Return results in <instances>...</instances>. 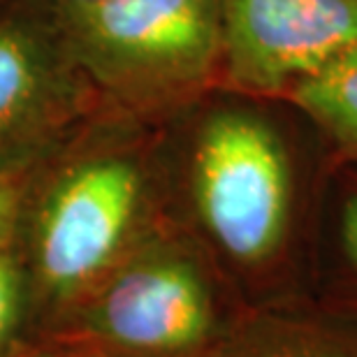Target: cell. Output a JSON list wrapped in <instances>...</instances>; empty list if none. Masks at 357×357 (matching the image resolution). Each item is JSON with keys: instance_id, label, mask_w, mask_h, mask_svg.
Wrapping results in <instances>:
<instances>
[{"instance_id": "6da1fadb", "label": "cell", "mask_w": 357, "mask_h": 357, "mask_svg": "<svg viewBox=\"0 0 357 357\" xmlns=\"http://www.w3.org/2000/svg\"><path fill=\"white\" fill-rule=\"evenodd\" d=\"M172 216L155 128L102 116L47 158L17 241L31 339Z\"/></svg>"}, {"instance_id": "7a4b0ae2", "label": "cell", "mask_w": 357, "mask_h": 357, "mask_svg": "<svg viewBox=\"0 0 357 357\" xmlns=\"http://www.w3.org/2000/svg\"><path fill=\"white\" fill-rule=\"evenodd\" d=\"M167 183L172 213L251 304L292 232L295 178L283 137L260 114L220 107L197 121Z\"/></svg>"}, {"instance_id": "3957f363", "label": "cell", "mask_w": 357, "mask_h": 357, "mask_svg": "<svg viewBox=\"0 0 357 357\" xmlns=\"http://www.w3.org/2000/svg\"><path fill=\"white\" fill-rule=\"evenodd\" d=\"M246 306L172 216L35 341L89 357H206Z\"/></svg>"}, {"instance_id": "277c9868", "label": "cell", "mask_w": 357, "mask_h": 357, "mask_svg": "<svg viewBox=\"0 0 357 357\" xmlns=\"http://www.w3.org/2000/svg\"><path fill=\"white\" fill-rule=\"evenodd\" d=\"M52 14L114 119L158 130L223 82L220 0H91Z\"/></svg>"}, {"instance_id": "5b68a950", "label": "cell", "mask_w": 357, "mask_h": 357, "mask_svg": "<svg viewBox=\"0 0 357 357\" xmlns=\"http://www.w3.org/2000/svg\"><path fill=\"white\" fill-rule=\"evenodd\" d=\"M109 116L70 56L54 14L35 0L0 5V172L61 151Z\"/></svg>"}, {"instance_id": "8992f818", "label": "cell", "mask_w": 357, "mask_h": 357, "mask_svg": "<svg viewBox=\"0 0 357 357\" xmlns=\"http://www.w3.org/2000/svg\"><path fill=\"white\" fill-rule=\"evenodd\" d=\"M223 82L278 96L357 45V0H220Z\"/></svg>"}, {"instance_id": "52a82bcc", "label": "cell", "mask_w": 357, "mask_h": 357, "mask_svg": "<svg viewBox=\"0 0 357 357\" xmlns=\"http://www.w3.org/2000/svg\"><path fill=\"white\" fill-rule=\"evenodd\" d=\"M206 357H357V325L251 304Z\"/></svg>"}, {"instance_id": "ba28073f", "label": "cell", "mask_w": 357, "mask_h": 357, "mask_svg": "<svg viewBox=\"0 0 357 357\" xmlns=\"http://www.w3.org/2000/svg\"><path fill=\"white\" fill-rule=\"evenodd\" d=\"M290 100L357 155V45L288 89Z\"/></svg>"}, {"instance_id": "9c48e42d", "label": "cell", "mask_w": 357, "mask_h": 357, "mask_svg": "<svg viewBox=\"0 0 357 357\" xmlns=\"http://www.w3.org/2000/svg\"><path fill=\"white\" fill-rule=\"evenodd\" d=\"M31 341L26 276L14 248L0 253V357H19Z\"/></svg>"}, {"instance_id": "30bf717a", "label": "cell", "mask_w": 357, "mask_h": 357, "mask_svg": "<svg viewBox=\"0 0 357 357\" xmlns=\"http://www.w3.org/2000/svg\"><path fill=\"white\" fill-rule=\"evenodd\" d=\"M42 165H45V160L28 167L0 172V253L17 248L21 225H24V216L28 209V199H31V192L40 176Z\"/></svg>"}, {"instance_id": "8fae6325", "label": "cell", "mask_w": 357, "mask_h": 357, "mask_svg": "<svg viewBox=\"0 0 357 357\" xmlns=\"http://www.w3.org/2000/svg\"><path fill=\"white\" fill-rule=\"evenodd\" d=\"M341 239H344L346 255L357 269V192L346 199L341 213Z\"/></svg>"}, {"instance_id": "7c38bea8", "label": "cell", "mask_w": 357, "mask_h": 357, "mask_svg": "<svg viewBox=\"0 0 357 357\" xmlns=\"http://www.w3.org/2000/svg\"><path fill=\"white\" fill-rule=\"evenodd\" d=\"M19 357H89V355L73 351V348L52 344V341H31V346Z\"/></svg>"}, {"instance_id": "4fadbf2b", "label": "cell", "mask_w": 357, "mask_h": 357, "mask_svg": "<svg viewBox=\"0 0 357 357\" xmlns=\"http://www.w3.org/2000/svg\"><path fill=\"white\" fill-rule=\"evenodd\" d=\"M35 3L47 7L49 12H61V10H70V7L86 5V3H91V0H35Z\"/></svg>"}, {"instance_id": "5bb4252c", "label": "cell", "mask_w": 357, "mask_h": 357, "mask_svg": "<svg viewBox=\"0 0 357 357\" xmlns=\"http://www.w3.org/2000/svg\"><path fill=\"white\" fill-rule=\"evenodd\" d=\"M0 5H3V0H0Z\"/></svg>"}]
</instances>
